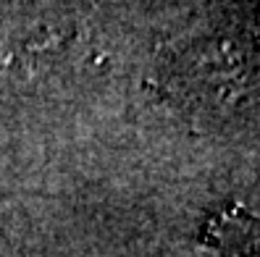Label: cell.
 <instances>
[{"instance_id":"6da1fadb","label":"cell","mask_w":260,"mask_h":257,"mask_svg":"<svg viewBox=\"0 0 260 257\" xmlns=\"http://www.w3.org/2000/svg\"><path fill=\"white\" fill-rule=\"evenodd\" d=\"M203 236L226 254L260 257V213L244 205H232L208 221Z\"/></svg>"},{"instance_id":"7a4b0ae2","label":"cell","mask_w":260,"mask_h":257,"mask_svg":"<svg viewBox=\"0 0 260 257\" xmlns=\"http://www.w3.org/2000/svg\"><path fill=\"white\" fill-rule=\"evenodd\" d=\"M0 257H13V254H11V252H8L6 247H0Z\"/></svg>"}]
</instances>
